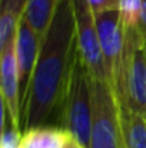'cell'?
Masks as SVG:
<instances>
[{
  "label": "cell",
  "mask_w": 146,
  "mask_h": 148,
  "mask_svg": "<svg viewBox=\"0 0 146 148\" xmlns=\"http://www.w3.org/2000/svg\"><path fill=\"white\" fill-rule=\"evenodd\" d=\"M92 84L90 72L77 50L62 103L60 128L83 148H90L93 119Z\"/></svg>",
  "instance_id": "obj_2"
},
{
  "label": "cell",
  "mask_w": 146,
  "mask_h": 148,
  "mask_svg": "<svg viewBox=\"0 0 146 148\" xmlns=\"http://www.w3.org/2000/svg\"><path fill=\"white\" fill-rule=\"evenodd\" d=\"M123 148H146V118L119 105Z\"/></svg>",
  "instance_id": "obj_10"
},
{
  "label": "cell",
  "mask_w": 146,
  "mask_h": 148,
  "mask_svg": "<svg viewBox=\"0 0 146 148\" xmlns=\"http://www.w3.org/2000/svg\"><path fill=\"white\" fill-rule=\"evenodd\" d=\"M57 1L59 0H27L24 19L40 38L48 30Z\"/></svg>",
  "instance_id": "obj_12"
},
{
  "label": "cell",
  "mask_w": 146,
  "mask_h": 148,
  "mask_svg": "<svg viewBox=\"0 0 146 148\" xmlns=\"http://www.w3.org/2000/svg\"><path fill=\"white\" fill-rule=\"evenodd\" d=\"M77 52L75 16L70 0H59L46 33L42 36L37 63L30 84L20 131L46 127L57 116Z\"/></svg>",
  "instance_id": "obj_1"
},
{
  "label": "cell",
  "mask_w": 146,
  "mask_h": 148,
  "mask_svg": "<svg viewBox=\"0 0 146 148\" xmlns=\"http://www.w3.org/2000/svg\"><path fill=\"white\" fill-rule=\"evenodd\" d=\"M26 9L27 0H0V52L16 40L17 26Z\"/></svg>",
  "instance_id": "obj_9"
},
{
  "label": "cell",
  "mask_w": 146,
  "mask_h": 148,
  "mask_svg": "<svg viewBox=\"0 0 146 148\" xmlns=\"http://www.w3.org/2000/svg\"><path fill=\"white\" fill-rule=\"evenodd\" d=\"M67 132L62 128L40 127L22 132L20 148H63Z\"/></svg>",
  "instance_id": "obj_11"
},
{
  "label": "cell",
  "mask_w": 146,
  "mask_h": 148,
  "mask_svg": "<svg viewBox=\"0 0 146 148\" xmlns=\"http://www.w3.org/2000/svg\"><path fill=\"white\" fill-rule=\"evenodd\" d=\"M40 40L42 38L32 29V26L27 23V20L23 16L22 20L19 22L16 32V60H17L19 94H20V118L26 106L30 84L37 63Z\"/></svg>",
  "instance_id": "obj_7"
},
{
  "label": "cell",
  "mask_w": 146,
  "mask_h": 148,
  "mask_svg": "<svg viewBox=\"0 0 146 148\" xmlns=\"http://www.w3.org/2000/svg\"><path fill=\"white\" fill-rule=\"evenodd\" d=\"M97 39L102 52L107 81L113 88L125 43V27L120 23L117 9H110L95 13Z\"/></svg>",
  "instance_id": "obj_6"
},
{
  "label": "cell",
  "mask_w": 146,
  "mask_h": 148,
  "mask_svg": "<svg viewBox=\"0 0 146 148\" xmlns=\"http://www.w3.org/2000/svg\"><path fill=\"white\" fill-rule=\"evenodd\" d=\"M113 91L120 106L146 118V53L145 39L138 27L125 29L123 53Z\"/></svg>",
  "instance_id": "obj_3"
},
{
  "label": "cell",
  "mask_w": 146,
  "mask_h": 148,
  "mask_svg": "<svg viewBox=\"0 0 146 148\" xmlns=\"http://www.w3.org/2000/svg\"><path fill=\"white\" fill-rule=\"evenodd\" d=\"M145 53H146V42H145Z\"/></svg>",
  "instance_id": "obj_17"
},
{
  "label": "cell",
  "mask_w": 146,
  "mask_h": 148,
  "mask_svg": "<svg viewBox=\"0 0 146 148\" xmlns=\"http://www.w3.org/2000/svg\"><path fill=\"white\" fill-rule=\"evenodd\" d=\"M92 137L90 148H123L119 102L112 85L107 81H95L92 84Z\"/></svg>",
  "instance_id": "obj_4"
},
{
  "label": "cell",
  "mask_w": 146,
  "mask_h": 148,
  "mask_svg": "<svg viewBox=\"0 0 146 148\" xmlns=\"http://www.w3.org/2000/svg\"><path fill=\"white\" fill-rule=\"evenodd\" d=\"M63 148H83L76 140H73L69 134H67V138H66V141H65V145Z\"/></svg>",
  "instance_id": "obj_16"
},
{
  "label": "cell",
  "mask_w": 146,
  "mask_h": 148,
  "mask_svg": "<svg viewBox=\"0 0 146 148\" xmlns=\"http://www.w3.org/2000/svg\"><path fill=\"white\" fill-rule=\"evenodd\" d=\"M93 13L99 12H105V10H110V9H117L116 3L113 0H88Z\"/></svg>",
  "instance_id": "obj_14"
},
{
  "label": "cell",
  "mask_w": 146,
  "mask_h": 148,
  "mask_svg": "<svg viewBox=\"0 0 146 148\" xmlns=\"http://www.w3.org/2000/svg\"><path fill=\"white\" fill-rule=\"evenodd\" d=\"M0 97L9 115V125L20 130V94L16 60V40L0 52Z\"/></svg>",
  "instance_id": "obj_8"
},
{
  "label": "cell",
  "mask_w": 146,
  "mask_h": 148,
  "mask_svg": "<svg viewBox=\"0 0 146 148\" xmlns=\"http://www.w3.org/2000/svg\"><path fill=\"white\" fill-rule=\"evenodd\" d=\"M142 1H143V7H142V14H141V20H139L138 29L142 33V36H143V39L146 42V0H142Z\"/></svg>",
  "instance_id": "obj_15"
},
{
  "label": "cell",
  "mask_w": 146,
  "mask_h": 148,
  "mask_svg": "<svg viewBox=\"0 0 146 148\" xmlns=\"http://www.w3.org/2000/svg\"><path fill=\"white\" fill-rule=\"evenodd\" d=\"M142 7H143L142 0H119L117 12L120 23L125 29H135L139 26Z\"/></svg>",
  "instance_id": "obj_13"
},
{
  "label": "cell",
  "mask_w": 146,
  "mask_h": 148,
  "mask_svg": "<svg viewBox=\"0 0 146 148\" xmlns=\"http://www.w3.org/2000/svg\"><path fill=\"white\" fill-rule=\"evenodd\" d=\"M70 1H72L73 16H75L77 50L83 62L86 63L92 79L107 81L102 52L99 46V39H97L95 13L88 0H70Z\"/></svg>",
  "instance_id": "obj_5"
}]
</instances>
